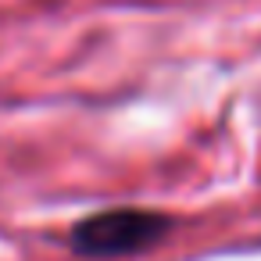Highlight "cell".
<instances>
[{
	"label": "cell",
	"mask_w": 261,
	"mask_h": 261,
	"mask_svg": "<svg viewBox=\"0 0 261 261\" xmlns=\"http://www.w3.org/2000/svg\"><path fill=\"white\" fill-rule=\"evenodd\" d=\"M172 229V218L147 207H108L72 229V250L86 257H122L147 250Z\"/></svg>",
	"instance_id": "6da1fadb"
}]
</instances>
